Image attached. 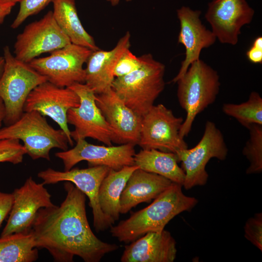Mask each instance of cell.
<instances>
[{"mask_svg":"<svg viewBox=\"0 0 262 262\" xmlns=\"http://www.w3.org/2000/svg\"><path fill=\"white\" fill-rule=\"evenodd\" d=\"M139 167L126 166L118 170L110 169L99 188V204L103 213L115 222L120 215L119 200L130 176Z\"/></svg>","mask_w":262,"mask_h":262,"instance_id":"24","label":"cell"},{"mask_svg":"<svg viewBox=\"0 0 262 262\" xmlns=\"http://www.w3.org/2000/svg\"><path fill=\"white\" fill-rule=\"evenodd\" d=\"M106 0L108 1L109 2H110L112 6L117 5L119 3V1H120V0ZM125 0L127 2H129V1H131V0Z\"/></svg>","mask_w":262,"mask_h":262,"instance_id":"37","label":"cell"},{"mask_svg":"<svg viewBox=\"0 0 262 262\" xmlns=\"http://www.w3.org/2000/svg\"><path fill=\"white\" fill-rule=\"evenodd\" d=\"M13 202L12 193H6L0 191V227L3 221L9 214Z\"/></svg>","mask_w":262,"mask_h":262,"instance_id":"33","label":"cell"},{"mask_svg":"<svg viewBox=\"0 0 262 262\" xmlns=\"http://www.w3.org/2000/svg\"><path fill=\"white\" fill-rule=\"evenodd\" d=\"M96 101L120 144L138 145L142 117L129 108L111 88L96 95Z\"/></svg>","mask_w":262,"mask_h":262,"instance_id":"18","label":"cell"},{"mask_svg":"<svg viewBox=\"0 0 262 262\" xmlns=\"http://www.w3.org/2000/svg\"><path fill=\"white\" fill-rule=\"evenodd\" d=\"M70 149L55 153V155L63 163L64 171H68L82 161L89 166L104 165L115 170L134 164L135 145L131 143L117 146L95 145L80 139Z\"/></svg>","mask_w":262,"mask_h":262,"instance_id":"15","label":"cell"},{"mask_svg":"<svg viewBox=\"0 0 262 262\" xmlns=\"http://www.w3.org/2000/svg\"><path fill=\"white\" fill-rule=\"evenodd\" d=\"M16 139L23 143L27 154L33 160L49 161L50 150L68 149L69 142L65 132L50 125L44 116L35 111L24 112L12 124L0 129V140Z\"/></svg>","mask_w":262,"mask_h":262,"instance_id":"5","label":"cell"},{"mask_svg":"<svg viewBox=\"0 0 262 262\" xmlns=\"http://www.w3.org/2000/svg\"><path fill=\"white\" fill-rule=\"evenodd\" d=\"M125 246L122 262H173L176 242L170 232H149Z\"/></svg>","mask_w":262,"mask_h":262,"instance_id":"20","label":"cell"},{"mask_svg":"<svg viewBox=\"0 0 262 262\" xmlns=\"http://www.w3.org/2000/svg\"><path fill=\"white\" fill-rule=\"evenodd\" d=\"M69 87L80 99L79 106L70 108L67 113L68 124L75 128L71 131L72 139L76 141L89 137L107 146L117 143L113 130L97 105L94 92L84 83H75Z\"/></svg>","mask_w":262,"mask_h":262,"instance_id":"9","label":"cell"},{"mask_svg":"<svg viewBox=\"0 0 262 262\" xmlns=\"http://www.w3.org/2000/svg\"><path fill=\"white\" fill-rule=\"evenodd\" d=\"M21 0H0V3H13L15 4L17 2H19Z\"/></svg>","mask_w":262,"mask_h":262,"instance_id":"36","label":"cell"},{"mask_svg":"<svg viewBox=\"0 0 262 262\" xmlns=\"http://www.w3.org/2000/svg\"><path fill=\"white\" fill-rule=\"evenodd\" d=\"M4 60L3 56H0V76L2 72ZM5 115V110L3 102L0 98V129L2 128V123L3 122Z\"/></svg>","mask_w":262,"mask_h":262,"instance_id":"35","label":"cell"},{"mask_svg":"<svg viewBox=\"0 0 262 262\" xmlns=\"http://www.w3.org/2000/svg\"><path fill=\"white\" fill-rule=\"evenodd\" d=\"M228 150L221 131L213 122L207 120L202 137L197 145L175 153L185 174L182 187L189 190L206 184L209 177L206 170L207 164L213 158L225 160Z\"/></svg>","mask_w":262,"mask_h":262,"instance_id":"7","label":"cell"},{"mask_svg":"<svg viewBox=\"0 0 262 262\" xmlns=\"http://www.w3.org/2000/svg\"><path fill=\"white\" fill-rule=\"evenodd\" d=\"M178 163L176 153L154 149H143L134 156V164L139 168L164 177L182 186L185 174Z\"/></svg>","mask_w":262,"mask_h":262,"instance_id":"23","label":"cell"},{"mask_svg":"<svg viewBox=\"0 0 262 262\" xmlns=\"http://www.w3.org/2000/svg\"><path fill=\"white\" fill-rule=\"evenodd\" d=\"M26 154V150L19 140H0V163L8 162L14 164L21 163Z\"/></svg>","mask_w":262,"mask_h":262,"instance_id":"28","label":"cell"},{"mask_svg":"<svg viewBox=\"0 0 262 262\" xmlns=\"http://www.w3.org/2000/svg\"><path fill=\"white\" fill-rule=\"evenodd\" d=\"M177 14L180 23L178 41L185 47V58L178 73L170 82L174 83L184 75L192 63L199 59L202 49L213 45L216 39L213 33L202 23L200 11L183 6L177 10Z\"/></svg>","mask_w":262,"mask_h":262,"instance_id":"17","label":"cell"},{"mask_svg":"<svg viewBox=\"0 0 262 262\" xmlns=\"http://www.w3.org/2000/svg\"><path fill=\"white\" fill-rule=\"evenodd\" d=\"M184 119L162 104L154 105L142 116L138 145L144 149L176 153L188 148L180 135Z\"/></svg>","mask_w":262,"mask_h":262,"instance_id":"10","label":"cell"},{"mask_svg":"<svg viewBox=\"0 0 262 262\" xmlns=\"http://www.w3.org/2000/svg\"><path fill=\"white\" fill-rule=\"evenodd\" d=\"M44 185L30 177L22 186L14 190L12 207L0 237L30 231L38 211L54 205Z\"/></svg>","mask_w":262,"mask_h":262,"instance_id":"13","label":"cell"},{"mask_svg":"<svg viewBox=\"0 0 262 262\" xmlns=\"http://www.w3.org/2000/svg\"><path fill=\"white\" fill-rule=\"evenodd\" d=\"M247 129L249 138L242 150L243 154L250 163L246 173L259 174L262 171V125L252 124Z\"/></svg>","mask_w":262,"mask_h":262,"instance_id":"27","label":"cell"},{"mask_svg":"<svg viewBox=\"0 0 262 262\" xmlns=\"http://www.w3.org/2000/svg\"><path fill=\"white\" fill-rule=\"evenodd\" d=\"M222 110L225 115L234 118L247 129L252 124L262 125V98L257 92H251L244 102L224 103Z\"/></svg>","mask_w":262,"mask_h":262,"instance_id":"26","label":"cell"},{"mask_svg":"<svg viewBox=\"0 0 262 262\" xmlns=\"http://www.w3.org/2000/svg\"><path fill=\"white\" fill-rule=\"evenodd\" d=\"M91 49L70 43L50 53L36 58L28 64L45 76L47 81L60 87H69L77 83H84L83 65L91 53Z\"/></svg>","mask_w":262,"mask_h":262,"instance_id":"8","label":"cell"},{"mask_svg":"<svg viewBox=\"0 0 262 262\" xmlns=\"http://www.w3.org/2000/svg\"><path fill=\"white\" fill-rule=\"evenodd\" d=\"M245 237L262 251V213H256L249 218L244 226Z\"/></svg>","mask_w":262,"mask_h":262,"instance_id":"31","label":"cell"},{"mask_svg":"<svg viewBox=\"0 0 262 262\" xmlns=\"http://www.w3.org/2000/svg\"><path fill=\"white\" fill-rule=\"evenodd\" d=\"M144 62V55L137 57L130 49L126 50L117 61L114 71L115 78L128 75L139 68Z\"/></svg>","mask_w":262,"mask_h":262,"instance_id":"30","label":"cell"},{"mask_svg":"<svg viewBox=\"0 0 262 262\" xmlns=\"http://www.w3.org/2000/svg\"><path fill=\"white\" fill-rule=\"evenodd\" d=\"M64 185L66 195L61 205L37 212L31 230L35 246L47 249L55 262H73L77 256L85 262H98L118 246L94 234L86 216V195L70 181Z\"/></svg>","mask_w":262,"mask_h":262,"instance_id":"1","label":"cell"},{"mask_svg":"<svg viewBox=\"0 0 262 262\" xmlns=\"http://www.w3.org/2000/svg\"><path fill=\"white\" fill-rule=\"evenodd\" d=\"M249 62L257 64L262 63V37L259 36L253 40L252 45L246 52Z\"/></svg>","mask_w":262,"mask_h":262,"instance_id":"32","label":"cell"},{"mask_svg":"<svg viewBox=\"0 0 262 262\" xmlns=\"http://www.w3.org/2000/svg\"><path fill=\"white\" fill-rule=\"evenodd\" d=\"M254 15L246 0H213L205 18L220 42L235 45L241 28L252 21Z\"/></svg>","mask_w":262,"mask_h":262,"instance_id":"16","label":"cell"},{"mask_svg":"<svg viewBox=\"0 0 262 262\" xmlns=\"http://www.w3.org/2000/svg\"><path fill=\"white\" fill-rule=\"evenodd\" d=\"M51 2L54 18L71 43L92 50L99 49L93 37L87 32L81 23L75 0H52Z\"/></svg>","mask_w":262,"mask_h":262,"instance_id":"22","label":"cell"},{"mask_svg":"<svg viewBox=\"0 0 262 262\" xmlns=\"http://www.w3.org/2000/svg\"><path fill=\"white\" fill-rule=\"evenodd\" d=\"M52 0H21L19 11L11 27H18L28 17L38 14Z\"/></svg>","mask_w":262,"mask_h":262,"instance_id":"29","label":"cell"},{"mask_svg":"<svg viewBox=\"0 0 262 262\" xmlns=\"http://www.w3.org/2000/svg\"><path fill=\"white\" fill-rule=\"evenodd\" d=\"M176 82L178 100L186 112L180 131L184 138L191 131L196 116L215 102L220 82L218 72L200 59L192 63Z\"/></svg>","mask_w":262,"mask_h":262,"instance_id":"3","label":"cell"},{"mask_svg":"<svg viewBox=\"0 0 262 262\" xmlns=\"http://www.w3.org/2000/svg\"><path fill=\"white\" fill-rule=\"evenodd\" d=\"M4 63L0 76V98L5 110L6 126L18 120L24 113L25 101L30 92L47 78L28 63L16 59L8 46L3 48Z\"/></svg>","mask_w":262,"mask_h":262,"instance_id":"6","label":"cell"},{"mask_svg":"<svg viewBox=\"0 0 262 262\" xmlns=\"http://www.w3.org/2000/svg\"><path fill=\"white\" fill-rule=\"evenodd\" d=\"M71 43L50 11L38 20L28 24L14 44V56L29 63L42 54L50 53Z\"/></svg>","mask_w":262,"mask_h":262,"instance_id":"12","label":"cell"},{"mask_svg":"<svg viewBox=\"0 0 262 262\" xmlns=\"http://www.w3.org/2000/svg\"><path fill=\"white\" fill-rule=\"evenodd\" d=\"M79 105V98L71 88L58 87L46 81L30 92L24 104V112L35 111L44 116L49 117L65 132L69 145L72 146L73 141L68 127L67 113L69 109Z\"/></svg>","mask_w":262,"mask_h":262,"instance_id":"14","label":"cell"},{"mask_svg":"<svg viewBox=\"0 0 262 262\" xmlns=\"http://www.w3.org/2000/svg\"><path fill=\"white\" fill-rule=\"evenodd\" d=\"M38 258L31 230L0 237V262H33Z\"/></svg>","mask_w":262,"mask_h":262,"instance_id":"25","label":"cell"},{"mask_svg":"<svg viewBox=\"0 0 262 262\" xmlns=\"http://www.w3.org/2000/svg\"><path fill=\"white\" fill-rule=\"evenodd\" d=\"M15 5L13 3H0V24L3 23L6 16L10 14Z\"/></svg>","mask_w":262,"mask_h":262,"instance_id":"34","label":"cell"},{"mask_svg":"<svg viewBox=\"0 0 262 262\" xmlns=\"http://www.w3.org/2000/svg\"><path fill=\"white\" fill-rule=\"evenodd\" d=\"M182 187L172 182L150 205L111 226L112 236L120 242L130 243L147 232H162L171 219L191 210L198 203L195 197L185 195Z\"/></svg>","mask_w":262,"mask_h":262,"instance_id":"2","label":"cell"},{"mask_svg":"<svg viewBox=\"0 0 262 262\" xmlns=\"http://www.w3.org/2000/svg\"><path fill=\"white\" fill-rule=\"evenodd\" d=\"M136 70L115 78L112 88L134 112L143 116L154 105L165 86V66L150 54Z\"/></svg>","mask_w":262,"mask_h":262,"instance_id":"4","label":"cell"},{"mask_svg":"<svg viewBox=\"0 0 262 262\" xmlns=\"http://www.w3.org/2000/svg\"><path fill=\"white\" fill-rule=\"evenodd\" d=\"M110 169L104 165L89 166L84 169L74 168L64 171L48 168L40 171L37 176L42 180L45 185L70 181L83 192L89 198L93 215V226L98 232L110 228L115 223L103 213L98 198L100 184Z\"/></svg>","mask_w":262,"mask_h":262,"instance_id":"11","label":"cell"},{"mask_svg":"<svg viewBox=\"0 0 262 262\" xmlns=\"http://www.w3.org/2000/svg\"><path fill=\"white\" fill-rule=\"evenodd\" d=\"M172 182L159 175L136 169L130 176L121 194L120 213H128L140 203L151 202Z\"/></svg>","mask_w":262,"mask_h":262,"instance_id":"21","label":"cell"},{"mask_svg":"<svg viewBox=\"0 0 262 262\" xmlns=\"http://www.w3.org/2000/svg\"><path fill=\"white\" fill-rule=\"evenodd\" d=\"M131 34L127 32L109 50L100 49L89 55L85 68V82L96 95L112 88L115 79L114 71L122 54L131 47Z\"/></svg>","mask_w":262,"mask_h":262,"instance_id":"19","label":"cell"}]
</instances>
